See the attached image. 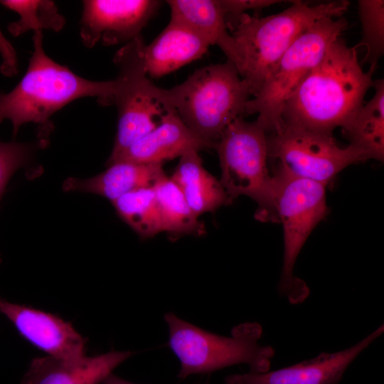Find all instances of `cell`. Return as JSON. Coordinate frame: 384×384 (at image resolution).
Wrapping results in <instances>:
<instances>
[{
    "label": "cell",
    "mask_w": 384,
    "mask_h": 384,
    "mask_svg": "<svg viewBox=\"0 0 384 384\" xmlns=\"http://www.w3.org/2000/svg\"><path fill=\"white\" fill-rule=\"evenodd\" d=\"M224 11L227 26L233 23L247 11H260L272 5L280 4L278 0H219Z\"/></svg>",
    "instance_id": "484cf974"
},
{
    "label": "cell",
    "mask_w": 384,
    "mask_h": 384,
    "mask_svg": "<svg viewBox=\"0 0 384 384\" xmlns=\"http://www.w3.org/2000/svg\"><path fill=\"white\" fill-rule=\"evenodd\" d=\"M0 313L25 339L48 356L70 362L86 357L87 339L70 322L50 313L11 303L1 297Z\"/></svg>",
    "instance_id": "7c38bea8"
},
{
    "label": "cell",
    "mask_w": 384,
    "mask_h": 384,
    "mask_svg": "<svg viewBox=\"0 0 384 384\" xmlns=\"http://www.w3.org/2000/svg\"><path fill=\"white\" fill-rule=\"evenodd\" d=\"M357 49L341 37L334 41L284 102L282 123L327 135L347 129L375 81L374 72L363 70Z\"/></svg>",
    "instance_id": "6da1fadb"
},
{
    "label": "cell",
    "mask_w": 384,
    "mask_h": 384,
    "mask_svg": "<svg viewBox=\"0 0 384 384\" xmlns=\"http://www.w3.org/2000/svg\"><path fill=\"white\" fill-rule=\"evenodd\" d=\"M267 142L274 169L326 186L347 166L369 159L352 144L341 147L333 135L283 123L267 133Z\"/></svg>",
    "instance_id": "30bf717a"
},
{
    "label": "cell",
    "mask_w": 384,
    "mask_h": 384,
    "mask_svg": "<svg viewBox=\"0 0 384 384\" xmlns=\"http://www.w3.org/2000/svg\"><path fill=\"white\" fill-rule=\"evenodd\" d=\"M358 17L361 25V39L355 46H365L366 54L361 65H370L375 72L378 61L384 53V1L359 0Z\"/></svg>",
    "instance_id": "cb8c5ba5"
},
{
    "label": "cell",
    "mask_w": 384,
    "mask_h": 384,
    "mask_svg": "<svg viewBox=\"0 0 384 384\" xmlns=\"http://www.w3.org/2000/svg\"><path fill=\"white\" fill-rule=\"evenodd\" d=\"M215 146L195 134L174 112L107 164L117 161L163 164L166 161L180 158L189 150L199 151Z\"/></svg>",
    "instance_id": "5bb4252c"
},
{
    "label": "cell",
    "mask_w": 384,
    "mask_h": 384,
    "mask_svg": "<svg viewBox=\"0 0 384 384\" xmlns=\"http://www.w3.org/2000/svg\"><path fill=\"white\" fill-rule=\"evenodd\" d=\"M164 92L183 123L215 145L227 127L245 113L250 96L238 68L228 60L196 70Z\"/></svg>",
    "instance_id": "277c9868"
},
{
    "label": "cell",
    "mask_w": 384,
    "mask_h": 384,
    "mask_svg": "<svg viewBox=\"0 0 384 384\" xmlns=\"http://www.w3.org/2000/svg\"><path fill=\"white\" fill-rule=\"evenodd\" d=\"M221 169L220 182L230 198L246 196L258 205L255 218L277 221L272 175L267 168V132L256 119L233 120L215 143Z\"/></svg>",
    "instance_id": "ba28073f"
},
{
    "label": "cell",
    "mask_w": 384,
    "mask_h": 384,
    "mask_svg": "<svg viewBox=\"0 0 384 384\" xmlns=\"http://www.w3.org/2000/svg\"><path fill=\"white\" fill-rule=\"evenodd\" d=\"M384 332L382 324L356 344L341 351L322 352L316 357L280 369L248 372L225 377V384H338L356 358Z\"/></svg>",
    "instance_id": "4fadbf2b"
},
{
    "label": "cell",
    "mask_w": 384,
    "mask_h": 384,
    "mask_svg": "<svg viewBox=\"0 0 384 384\" xmlns=\"http://www.w3.org/2000/svg\"><path fill=\"white\" fill-rule=\"evenodd\" d=\"M210 46V43L194 29L170 18L159 36L145 46L147 74L151 78H161L201 58Z\"/></svg>",
    "instance_id": "2e32d148"
},
{
    "label": "cell",
    "mask_w": 384,
    "mask_h": 384,
    "mask_svg": "<svg viewBox=\"0 0 384 384\" xmlns=\"http://www.w3.org/2000/svg\"><path fill=\"white\" fill-rule=\"evenodd\" d=\"M274 206L277 221L282 224L284 257L279 295L291 304L304 302L310 289L293 274L297 259L308 237L329 212L326 187L321 183L274 169Z\"/></svg>",
    "instance_id": "52a82bcc"
},
{
    "label": "cell",
    "mask_w": 384,
    "mask_h": 384,
    "mask_svg": "<svg viewBox=\"0 0 384 384\" xmlns=\"http://www.w3.org/2000/svg\"><path fill=\"white\" fill-rule=\"evenodd\" d=\"M33 52L26 74L10 92L0 95V122L9 119L16 136L26 123L41 126L58 110L85 97L112 105L114 80L92 81L53 60L43 47V32H33Z\"/></svg>",
    "instance_id": "7a4b0ae2"
},
{
    "label": "cell",
    "mask_w": 384,
    "mask_h": 384,
    "mask_svg": "<svg viewBox=\"0 0 384 384\" xmlns=\"http://www.w3.org/2000/svg\"><path fill=\"white\" fill-rule=\"evenodd\" d=\"M347 28L343 17H326L313 24L274 65L258 92L247 101L245 113L257 114L256 120L267 133L277 129L286 100Z\"/></svg>",
    "instance_id": "9c48e42d"
},
{
    "label": "cell",
    "mask_w": 384,
    "mask_h": 384,
    "mask_svg": "<svg viewBox=\"0 0 384 384\" xmlns=\"http://www.w3.org/2000/svg\"><path fill=\"white\" fill-rule=\"evenodd\" d=\"M375 92L363 104L357 115L343 130L349 144L361 149L369 159L380 161L384 158V80L374 81Z\"/></svg>",
    "instance_id": "ffe728a7"
},
{
    "label": "cell",
    "mask_w": 384,
    "mask_h": 384,
    "mask_svg": "<svg viewBox=\"0 0 384 384\" xmlns=\"http://www.w3.org/2000/svg\"><path fill=\"white\" fill-rule=\"evenodd\" d=\"M169 327V345L178 358V377L183 380L193 374H205L245 363L250 372L270 370L274 349L258 343L262 334L260 324L247 322L233 328L231 336L208 332L181 319L173 313L164 315Z\"/></svg>",
    "instance_id": "5b68a950"
},
{
    "label": "cell",
    "mask_w": 384,
    "mask_h": 384,
    "mask_svg": "<svg viewBox=\"0 0 384 384\" xmlns=\"http://www.w3.org/2000/svg\"><path fill=\"white\" fill-rule=\"evenodd\" d=\"M145 46L139 36L125 43L113 58L118 70L114 80L115 91L112 101L117 110V129L107 163L156 128L167 115L176 112L167 100L164 89L155 85L148 78Z\"/></svg>",
    "instance_id": "8992f818"
},
{
    "label": "cell",
    "mask_w": 384,
    "mask_h": 384,
    "mask_svg": "<svg viewBox=\"0 0 384 384\" xmlns=\"http://www.w3.org/2000/svg\"><path fill=\"white\" fill-rule=\"evenodd\" d=\"M33 150L32 144L0 141V199L11 176L28 162Z\"/></svg>",
    "instance_id": "d4e9b609"
},
{
    "label": "cell",
    "mask_w": 384,
    "mask_h": 384,
    "mask_svg": "<svg viewBox=\"0 0 384 384\" xmlns=\"http://www.w3.org/2000/svg\"><path fill=\"white\" fill-rule=\"evenodd\" d=\"M134 355L117 351L86 356L70 362L50 356L33 358L21 384H100L113 370Z\"/></svg>",
    "instance_id": "9a60e30c"
},
{
    "label": "cell",
    "mask_w": 384,
    "mask_h": 384,
    "mask_svg": "<svg viewBox=\"0 0 384 384\" xmlns=\"http://www.w3.org/2000/svg\"><path fill=\"white\" fill-rule=\"evenodd\" d=\"M0 4L16 12L19 18L8 26L14 36L33 30L49 29L60 31L65 23V18L59 13L55 4L48 0H1Z\"/></svg>",
    "instance_id": "603a6c76"
},
{
    "label": "cell",
    "mask_w": 384,
    "mask_h": 384,
    "mask_svg": "<svg viewBox=\"0 0 384 384\" xmlns=\"http://www.w3.org/2000/svg\"><path fill=\"white\" fill-rule=\"evenodd\" d=\"M102 384H134V383L129 381H127L119 376H117L113 373H111L103 381ZM203 384H209V383H203Z\"/></svg>",
    "instance_id": "4316f807"
},
{
    "label": "cell",
    "mask_w": 384,
    "mask_h": 384,
    "mask_svg": "<svg viewBox=\"0 0 384 384\" xmlns=\"http://www.w3.org/2000/svg\"><path fill=\"white\" fill-rule=\"evenodd\" d=\"M165 174L163 164L117 161L101 174L81 179L70 177L63 184L65 191H80L102 196L111 202L132 191L152 187Z\"/></svg>",
    "instance_id": "ac0fdd59"
},
{
    "label": "cell",
    "mask_w": 384,
    "mask_h": 384,
    "mask_svg": "<svg viewBox=\"0 0 384 384\" xmlns=\"http://www.w3.org/2000/svg\"><path fill=\"white\" fill-rule=\"evenodd\" d=\"M112 203L118 216L141 238H152L164 232L154 186L129 192Z\"/></svg>",
    "instance_id": "7402d4cb"
},
{
    "label": "cell",
    "mask_w": 384,
    "mask_h": 384,
    "mask_svg": "<svg viewBox=\"0 0 384 384\" xmlns=\"http://www.w3.org/2000/svg\"><path fill=\"white\" fill-rule=\"evenodd\" d=\"M291 3L285 10L265 17L244 14L228 26L243 57L241 78L250 96L256 95L274 65L303 33L322 18L341 17L350 5L348 1Z\"/></svg>",
    "instance_id": "3957f363"
},
{
    "label": "cell",
    "mask_w": 384,
    "mask_h": 384,
    "mask_svg": "<svg viewBox=\"0 0 384 384\" xmlns=\"http://www.w3.org/2000/svg\"><path fill=\"white\" fill-rule=\"evenodd\" d=\"M159 204L164 232L171 235H193L201 236L206 228L203 222L187 203L179 188L166 175L154 186Z\"/></svg>",
    "instance_id": "44dd1931"
},
{
    "label": "cell",
    "mask_w": 384,
    "mask_h": 384,
    "mask_svg": "<svg viewBox=\"0 0 384 384\" xmlns=\"http://www.w3.org/2000/svg\"><path fill=\"white\" fill-rule=\"evenodd\" d=\"M157 0H86L82 1L80 35L83 45L92 48L128 43L141 36L159 9Z\"/></svg>",
    "instance_id": "8fae6325"
},
{
    "label": "cell",
    "mask_w": 384,
    "mask_h": 384,
    "mask_svg": "<svg viewBox=\"0 0 384 384\" xmlns=\"http://www.w3.org/2000/svg\"><path fill=\"white\" fill-rule=\"evenodd\" d=\"M171 178L198 217L233 202L220 181L205 169L196 150H189L180 157Z\"/></svg>",
    "instance_id": "d6986e66"
},
{
    "label": "cell",
    "mask_w": 384,
    "mask_h": 384,
    "mask_svg": "<svg viewBox=\"0 0 384 384\" xmlns=\"http://www.w3.org/2000/svg\"><path fill=\"white\" fill-rule=\"evenodd\" d=\"M166 3L171 10L170 18L186 24L203 36L210 46H217L242 75L243 57L228 30L219 0H169Z\"/></svg>",
    "instance_id": "e0dca14e"
},
{
    "label": "cell",
    "mask_w": 384,
    "mask_h": 384,
    "mask_svg": "<svg viewBox=\"0 0 384 384\" xmlns=\"http://www.w3.org/2000/svg\"><path fill=\"white\" fill-rule=\"evenodd\" d=\"M0 262H1V257H0Z\"/></svg>",
    "instance_id": "83f0119b"
}]
</instances>
